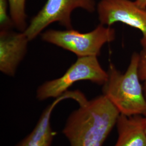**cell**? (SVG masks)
<instances>
[{"label": "cell", "instance_id": "1", "mask_svg": "<svg viewBox=\"0 0 146 146\" xmlns=\"http://www.w3.org/2000/svg\"><path fill=\"white\" fill-rule=\"evenodd\" d=\"M68 116L62 134L70 146H102L120 115L104 94L85 100Z\"/></svg>", "mask_w": 146, "mask_h": 146}, {"label": "cell", "instance_id": "2", "mask_svg": "<svg viewBox=\"0 0 146 146\" xmlns=\"http://www.w3.org/2000/svg\"><path fill=\"white\" fill-rule=\"evenodd\" d=\"M139 54H132L130 63L122 74L110 63L108 77L102 92L119 110L127 116H146V98L139 75Z\"/></svg>", "mask_w": 146, "mask_h": 146}, {"label": "cell", "instance_id": "3", "mask_svg": "<svg viewBox=\"0 0 146 146\" xmlns=\"http://www.w3.org/2000/svg\"><path fill=\"white\" fill-rule=\"evenodd\" d=\"M41 37L44 41L73 52L78 58L98 57L104 44L115 40V31L110 27L100 24L93 31L84 33L73 29L48 30Z\"/></svg>", "mask_w": 146, "mask_h": 146}, {"label": "cell", "instance_id": "4", "mask_svg": "<svg viewBox=\"0 0 146 146\" xmlns=\"http://www.w3.org/2000/svg\"><path fill=\"white\" fill-rule=\"evenodd\" d=\"M108 77V72L101 66L97 56L78 58L62 76L40 85L37 89V99L58 98L68 92L73 84L80 81H89L103 86Z\"/></svg>", "mask_w": 146, "mask_h": 146}, {"label": "cell", "instance_id": "5", "mask_svg": "<svg viewBox=\"0 0 146 146\" xmlns=\"http://www.w3.org/2000/svg\"><path fill=\"white\" fill-rule=\"evenodd\" d=\"M77 8L93 13L96 6L94 0H47L42 9L31 19L24 33L31 41L54 22H58L67 29H73L71 15Z\"/></svg>", "mask_w": 146, "mask_h": 146}, {"label": "cell", "instance_id": "6", "mask_svg": "<svg viewBox=\"0 0 146 146\" xmlns=\"http://www.w3.org/2000/svg\"><path fill=\"white\" fill-rule=\"evenodd\" d=\"M100 24L110 27L121 22L141 31L142 46L146 44V9L131 0H101L96 6Z\"/></svg>", "mask_w": 146, "mask_h": 146}, {"label": "cell", "instance_id": "7", "mask_svg": "<svg viewBox=\"0 0 146 146\" xmlns=\"http://www.w3.org/2000/svg\"><path fill=\"white\" fill-rule=\"evenodd\" d=\"M29 40L24 32L11 30L0 33V70L7 75L13 76L25 57Z\"/></svg>", "mask_w": 146, "mask_h": 146}, {"label": "cell", "instance_id": "8", "mask_svg": "<svg viewBox=\"0 0 146 146\" xmlns=\"http://www.w3.org/2000/svg\"><path fill=\"white\" fill-rule=\"evenodd\" d=\"M81 92L68 91L61 96L56 98L42 112L36 125L31 133L15 146H51L55 133L51 125L52 111L57 104L66 99H78Z\"/></svg>", "mask_w": 146, "mask_h": 146}, {"label": "cell", "instance_id": "9", "mask_svg": "<svg viewBox=\"0 0 146 146\" xmlns=\"http://www.w3.org/2000/svg\"><path fill=\"white\" fill-rule=\"evenodd\" d=\"M116 125L118 137L114 146H146L143 116L120 114Z\"/></svg>", "mask_w": 146, "mask_h": 146}, {"label": "cell", "instance_id": "10", "mask_svg": "<svg viewBox=\"0 0 146 146\" xmlns=\"http://www.w3.org/2000/svg\"><path fill=\"white\" fill-rule=\"evenodd\" d=\"M9 14L14 26L19 31L24 32L27 28L25 10L26 0H8Z\"/></svg>", "mask_w": 146, "mask_h": 146}, {"label": "cell", "instance_id": "11", "mask_svg": "<svg viewBox=\"0 0 146 146\" xmlns=\"http://www.w3.org/2000/svg\"><path fill=\"white\" fill-rule=\"evenodd\" d=\"M8 0H0V26L1 31L11 30L14 26L11 16L8 14Z\"/></svg>", "mask_w": 146, "mask_h": 146}, {"label": "cell", "instance_id": "12", "mask_svg": "<svg viewBox=\"0 0 146 146\" xmlns=\"http://www.w3.org/2000/svg\"><path fill=\"white\" fill-rule=\"evenodd\" d=\"M139 54V75L141 81L143 82V91L146 98V44L142 46V50Z\"/></svg>", "mask_w": 146, "mask_h": 146}, {"label": "cell", "instance_id": "13", "mask_svg": "<svg viewBox=\"0 0 146 146\" xmlns=\"http://www.w3.org/2000/svg\"><path fill=\"white\" fill-rule=\"evenodd\" d=\"M135 3L136 5L143 9H146V0H135Z\"/></svg>", "mask_w": 146, "mask_h": 146}, {"label": "cell", "instance_id": "14", "mask_svg": "<svg viewBox=\"0 0 146 146\" xmlns=\"http://www.w3.org/2000/svg\"><path fill=\"white\" fill-rule=\"evenodd\" d=\"M143 122H144V126H145V131L146 134V116H143Z\"/></svg>", "mask_w": 146, "mask_h": 146}]
</instances>
